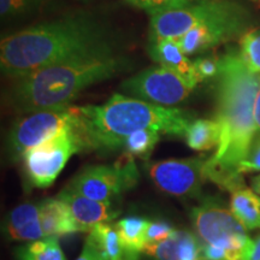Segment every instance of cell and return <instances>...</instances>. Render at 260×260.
<instances>
[{
  "label": "cell",
  "mask_w": 260,
  "mask_h": 260,
  "mask_svg": "<svg viewBox=\"0 0 260 260\" xmlns=\"http://www.w3.org/2000/svg\"><path fill=\"white\" fill-rule=\"evenodd\" d=\"M259 83L260 75L249 71L239 51L232 50L220 58L214 117L220 126V141L216 153L206 159L205 174L207 180L230 193L246 187L239 165L258 133L254 104Z\"/></svg>",
  "instance_id": "obj_1"
},
{
  "label": "cell",
  "mask_w": 260,
  "mask_h": 260,
  "mask_svg": "<svg viewBox=\"0 0 260 260\" xmlns=\"http://www.w3.org/2000/svg\"><path fill=\"white\" fill-rule=\"evenodd\" d=\"M74 129L82 151L110 153L123 148L125 139L141 129L167 135L184 136L194 115L176 107L155 105L144 100L113 94L100 106L73 107Z\"/></svg>",
  "instance_id": "obj_2"
},
{
  "label": "cell",
  "mask_w": 260,
  "mask_h": 260,
  "mask_svg": "<svg viewBox=\"0 0 260 260\" xmlns=\"http://www.w3.org/2000/svg\"><path fill=\"white\" fill-rule=\"evenodd\" d=\"M111 47L103 29L92 19L70 17L35 25L2 40L3 74L18 77L47 65Z\"/></svg>",
  "instance_id": "obj_3"
},
{
  "label": "cell",
  "mask_w": 260,
  "mask_h": 260,
  "mask_svg": "<svg viewBox=\"0 0 260 260\" xmlns=\"http://www.w3.org/2000/svg\"><path fill=\"white\" fill-rule=\"evenodd\" d=\"M122 67V59L112 53L111 47L100 48L18 77L12 99L24 113L69 107L83 89L110 79Z\"/></svg>",
  "instance_id": "obj_4"
},
{
  "label": "cell",
  "mask_w": 260,
  "mask_h": 260,
  "mask_svg": "<svg viewBox=\"0 0 260 260\" xmlns=\"http://www.w3.org/2000/svg\"><path fill=\"white\" fill-rule=\"evenodd\" d=\"M194 232L203 245L222 247L226 260H243L253 245L247 229L217 198H206L190 213Z\"/></svg>",
  "instance_id": "obj_5"
},
{
  "label": "cell",
  "mask_w": 260,
  "mask_h": 260,
  "mask_svg": "<svg viewBox=\"0 0 260 260\" xmlns=\"http://www.w3.org/2000/svg\"><path fill=\"white\" fill-rule=\"evenodd\" d=\"M246 10L234 0H194L188 4L162 10L151 15L149 41L178 40L198 25L245 14Z\"/></svg>",
  "instance_id": "obj_6"
},
{
  "label": "cell",
  "mask_w": 260,
  "mask_h": 260,
  "mask_svg": "<svg viewBox=\"0 0 260 260\" xmlns=\"http://www.w3.org/2000/svg\"><path fill=\"white\" fill-rule=\"evenodd\" d=\"M139 181L134 157L125 153L113 165H94L82 170L71 181L70 188L96 201L113 203L116 198Z\"/></svg>",
  "instance_id": "obj_7"
},
{
  "label": "cell",
  "mask_w": 260,
  "mask_h": 260,
  "mask_svg": "<svg viewBox=\"0 0 260 260\" xmlns=\"http://www.w3.org/2000/svg\"><path fill=\"white\" fill-rule=\"evenodd\" d=\"M79 152H82V146L73 124L54 138L25 152L22 157L25 175L34 187H50L71 155Z\"/></svg>",
  "instance_id": "obj_8"
},
{
  "label": "cell",
  "mask_w": 260,
  "mask_h": 260,
  "mask_svg": "<svg viewBox=\"0 0 260 260\" xmlns=\"http://www.w3.org/2000/svg\"><path fill=\"white\" fill-rule=\"evenodd\" d=\"M73 107L40 110L19 118L10 130L8 151L14 160L22 159L28 149L39 146L74 124Z\"/></svg>",
  "instance_id": "obj_9"
},
{
  "label": "cell",
  "mask_w": 260,
  "mask_h": 260,
  "mask_svg": "<svg viewBox=\"0 0 260 260\" xmlns=\"http://www.w3.org/2000/svg\"><path fill=\"white\" fill-rule=\"evenodd\" d=\"M195 88L194 84L168 68H149L122 83V89L135 99L165 107L183 103Z\"/></svg>",
  "instance_id": "obj_10"
},
{
  "label": "cell",
  "mask_w": 260,
  "mask_h": 260,
  "mask_svg": "<svg viewBox=\"0 0 260 260\" xmlns=\"http://www.w3.org/2000/svg\"><path fill=\"white\" fill-rule=\"evenodd\" d=\"M205 158L168 159L146 164L153 184L162 193L176 198H199L205 182Z\"/></svg>",
  "instance_id": "obj_11"
},
{
  "label": "cell",
  "mask_w": 260,
  "mask_h": 260,
  "mask_svg": "<svg viewBox=\"0 0 260 260\" xmlns=\"http://www.w3.org/2000/svg\"><path fill=\"white\" fill-rule=\"evenodd\" d=\"M247 12L234 17L219 19L198 25L178 39V44L186 56L209 50L241 34L247 24Z\"/></svg>",
  "instance_id": "obj_12"
},
{
  "label": "cell",
  "mask_w": 260,
  "mask_h": 260,
  "mask_svg": "<svg viewBox=\"0 0 260 260\" xmlns=\"http://www.w3.org/2000/svg\"><path fill=\"white\" fill-rule=\"evenodd\" d=\"M58 198L65 201L79 226L80 233H89L94 226L102 223H109L119 212L113 209L112 203L96 201L77 193L70 187L61 190Z\"/></svg>",
  "instance_id": "obj_13"
},
{
  "label": "cell",
  "mask_w": 260,
  "mask_h": 260,
  "mask_svg": "<svg viewBox=\"0 0 260 260\" xmlns=\"http://www.w3.org/2000/svg\"><path fill=\"white\" fill-rule=\"evenodd\" d=\"M144 253L154 260H204L203 243L188 230H175L165 241L146 247Z\"/></svg>",
  "instance_id": "obj_14"
},
{
  "label": "cell",
  "mask_w": 260,
  "mask_h": 260,
  "mask_svg": "<svg viewBox=\"0 0 260 260\" xmlns=\"http://www.w3.org/2000/svg\"><path fill=\"white\" fill-rule=\"evenodd\" d=\"M4 232L14 241L32 242L44 239L40 204L25 203L15 207L6 217Z\"/></svg>",
  "instance_id": "obj_15"
},
{
  "label": "cell",
  "mask_w": 260,
  "mask_h": 260,
  "mask_svg": "<svg viewBox=\"0 0 260 260\" xmlns=\"http://www.w3.org/2000/svg\"><path fill=\"white\" fill-rule=\"evenodd\" d=\"M149 54L152 59L157 61L161 67L168 68L175 73L180 74L195 87L200 83L198 75L195 73L194 61L188 58L175 39H164V40L151 42Z\"/></svg>",
  "instance_id": "obj_16"
},
{
  "label": "cell",
  "mask_w": 260,
  "mask_h": 260,
  "mask_svg": "<svg viewBox=\"0 0 260 260\" xmlns=\"http://www.w3.org/2000/svg\"><path fill=\"white\" fill-rule=\"evenodd\" d=\"M40 219L45 237L68 236L80 233L70 207L58 197L40 203Z\"/></svg>",
  "instance_id": "obj_17"
},
{
  "label": "cell",
  "mask_w": 260,
  "mask_h": 260,
  "mask_svg": "<svg viewBox=\"0 0 260 260\" xmlns=\"http://www.w3.org/2000/svg\"><path fill=\"white\" fill-rule=\"evenodd\" d=\"M84 243L95 252L100 260H139V256L125 251L115 225L110 223L94 226Z\"/></svg>",
  "instance_id": "obj_18"
},
{
  "label": "cell",
  "mask_w": 260,
  "mask_h": 260,
  "mask_svg": "<svg viewBox=\"0 0 260 260\" xmlns=\"http://www.w3.org/2000/svg\"><path fill=\"white\" fill-rule=\"evenodd\" d=\"M230 210L247 230L260 229V195L251 188L232 193Z\"/></svg>",
  "instance_id": "obj_19"
},
{
  "label": "cell",
  "mask_w": 260,
  "mask_h": 260,
  "mask_svg": "<svg viewBox=\"0 0 260 260\" xmlns=\"http://www.w3.org/2000/svg\"><path fill=\"white\" fill-rule=\"evenodd\" d=\"M184 138L194 151H210L218 147L220 126L216 119H194L187 128Z\"/></svg>",
  "instance_id": "obj_20"
},
{
  "label": "cell",
  "mask_w": 260,
  "mask_h": 260,
  "mask_svg": "<svg viewBox=\"0 0 260 260\" xmlns=\"http://www.w3.org/2000/svg\"><path fill=\"white\" fill-rule=\"evenodd\" d=\"M148 220L142 217L130 216L118 220L115 228L125 251L139 256L145 249V232Z\"/></svg>",
  "instance_id": "obj_21"
},
{
  "label": "cell",
  "mask_w": 260,
  "mask_h": 260,
  "mask_svg": "<svg viewBox=\"0 0 260 260\" xmlns=\"http://www.w3.org/2000/svg\"><path fill=\"white\" fill-rule=\"evenodd\" d=\"M17 260H67L58 237H44L16 248Z\"/></svg>",
  "instance_id": "obj_22"
},
{
  "label": "cell",
  "mask_w": 260,
  "mask_h": 260,
  "mask_svg": "<svg viewBox=\"0 0 260 260\" xmlns=\"http://www.w3.org/2000/svg\"><path fill=\"white\" fill-rule=\"evenodd\" d=\"M160 140V133L153 129H141L130 134L125 139L124 146L126 153L133 157H139L141 159H147L151 157L152 152Z\"/></svg>",
  "instance_id": "obj_23"
},
{
  "label": "cell",
  "mask_w": 260,
  "mask_h": 260,
  "mask_svg": "<svg viewBox=\"0 0 260 260\" xmlns=\"http://www.w3.org/2000/svg\"><path fill=\"white\" fill-rule=\"evenodd\" d=\"M239 52L249 71L260 75V29H254L243 35Z\"/></svg>",
  "instance_id": "obj_24"
},
{
  "label": "cell",
  "mask_w": 260,
  "mask_h": 260,
  "mask_svg": "<svg viewBox=\"0 0 260 260\" xmlns=\"http://www.w3.org/2000/svg\"><path fill=\"white\" fill-rule=\"evenodd\" d=\"M174 233L175 229L170 224L161 222V220H148L145 232V248L165 241Z\"/></svg>",
  "instance_id": "obj_25"
},
{
  "label": "cell",
  "mask_w": 260,
  "mask_h": 260,
  "mask_svg": "<svg viewBox=\"0 0 260 260\" xmlns=\"http://www.w3.org/2000/svg\"><path fill=\"white\" fill-rule=\"evenodd\" d=\"M239 172L242 176L245 174L260 172V130L254 135L245 158L240 162Z\"/></svg>",
  "instance_id": "obj_26"
},
{
  "label": "cell",
  "mask_w": 260,
  "mask_h": 260,
  "mask_svg": "<svg viewBox=\"0 0 260 260\" xmlns=\"http://www.w3.org/2000/svg\"><path fill=\"white\" fill-rule=\"evenodd\" d=\"M44 0H0V14L3 18L16 17L37 9Z\"/></svg>",
  "instance_id": "obj_27"
},
{
  "label": "cell",
  "mask_w": 260,
  "mask_h": 260,
  "mask_svg": "<svg viewBox=\"0 0 260 260\" xmlns=\"http://www.w3.org/2000/svg\"><path fill=\"white\" fill-rule=\"evenodd\" d=\"M194 68L200 82L207 79L217 77L220 69V58H198L194 60Z\"/></svg>",
  "instance_id": "obj_28"
},
{
  "label": "cell",
  "mask_w": 260,
  "mask_h": 260,
  "mask_svg": "<svg viewBox=\"0 0 260 260\" xmlns=\"http://www.w3.org/2000/svg\"><path fill=\"white\" fill-rule=\"evenodd\" d=\"M190 2H194V0H148L146 11H148L149 15H152L154 12L176 8V6L188 4Z\"/></svg>",
  "instance_id": "obj_29"
},
{
  "label": "cell",
  "mask_w": 260,
  "mask_h": 260,
  "mask_svg": "<svg viewBox=\"0 0 260 260\" xmlns=\"http://www.w3.org/2000/svg\"><path fill=\"white\" fill-rule=\"evenodd\" d=\"M243 260H260V235L253 241V245Z\"/></svg>",
  "instance_id": "obj_30"
},
{
  "label": "cell",
  "mask_w": 260,
  "mask_h": 260,
  "mask_svg": "<svg viewBox=\"0 0 260 260\" xmlns=\"http://www.w3.org/2000/svg\"><path fill=\"white\" fill-rule=\"evenodd\" d=\"M76 260H100V259H99V256L95 254V252H94L88 245H86V243H84L83 251Z\"/></svg>",
  "instance_id": "obj_31"
},
{
  "label": "cell",
  "mask_w": 260,
  "mask_h": 260,
  "mask_svg": "<svg viewBox=\"0 0 260 260\" xmlns=\"http://www.w3.org/2000/svg\"><path fill=\"white\" fill-rule=\"evenodd\" d=\"M254 119H255L256 128H258V130H260V83H259V89H258V93H256L255 104H254Z\"/></svg>",
  "instance_id": "obj_32"
},
{
  "label": "cell",
  "mask_w": 260,
  "mask_h": 260,
  "mask_svg": "<svg viewBox=\"0 0 260 260\" xmlns=\"http://www.w3.org/2000/svg\"><path fill=\"white\" fill-rule=\"evenodd\" d=\"M251 183H252V189L260 195V174L252 178Z\"/></svg>",
  "instance_id": "obj_33"
},
{
  "label": "cell",
  "mask_w": 260,
  "mask_h": 260,
  "mask_svg": "<svg viewBox=\"0 0 260 260\" xmlns=\"http://www.w3.org/2000/svg\"><path fill=\"white\" fill-rule=\"evenodd\" d=\"M130 4H133L136 8H140V9H144L146 10L147 9V4H148V0H128Z\"/></svg>",
  "instance_id": "obj_34"
}]
</instances>
